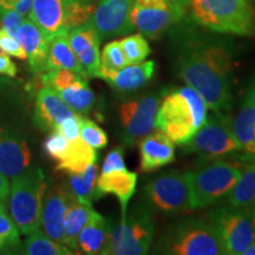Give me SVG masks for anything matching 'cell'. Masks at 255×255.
<instances>
[{
    "instance_id": "30bf717a",
    "label": "cell",
    "mask_w": 255,
    "mask_h": 255,
    "mask_svg": "<svg viewBox=\"0 0 255 255\" xmlns=\"http://www.w3.org/2000/svg\"><path fill=\"white\" fill-rule=\"evenodd\" d=\"M186 11L187 7L173 0H133L130 19L141 34L156 39L181 21Z\"/></svg>"
},
{
    "instance_id": "f546056e",
    "label": "cell",
    "mask_w": 255,
    "mask_h": 255,
    "mask_svg": "<svg viewBox=\"0 0 255 255\" xmlns=\"http://www.w3.org/2000/svg\"><path fill=\"white\" fill-rule=\"evenodd\" d=\"M57 94L75 113L79 115L90 113L96 100L94 91L89 87L88 81L85 79L57 91Z\"/></svg>"
},
{
    "instance_id": "7dc6e473",
    "label": "cell",
    "mask_w": 255,
    "mask_h": 255,
    "mask_svg": "<svg viewBox=\"0 0 255 255\" xmlns=\"http://www.w3.org/2000/svg\"><path fill=\"white\" fill-rule=\"evenodd\" d=\"M2 250H9V247L7 246V244H6L5 241L0 238V251H2Z\"/></svg>"
},
{
    "instance_id": "836d02e7",
    "label": "cell",
    "mask_w": 255,
    "mask_h": 255,
    "mask_svg": "<svg viewBox=\"0 0 255 255\" xmlns=\"http://www.w3.org/2000/svg\"><path fill=\"white\" fill-rule=\"evenodd\" d=\"M83 79L85 78L78 75L77 72L71 71V70L68 69L47 70V71L43 72L40 77L41 84L51 88L56 92L63 90V89L68 88L79 81H83ZM85 81H88V79H85Z\"/></svg>"
},
{
    "instance_id": "ee69618b",
    "label": "cell",
    "mask_w": 255,
    "mask_h": 255,
    "mask_svg": "<svg viewBox=\"0 0 255 255\" xmlns=\"http://www.w3.org/2000/svg\"><path fill=\"white\" fill-rule=\"evenodd\" d=\"M245 101L250 102V103L255 105V81H254L253 84L251 85V88H250V90H248V92H247Z\"/></svg>"
},
{
    "instance_id": "ab89813d",
    "label": "cell",
    "mask_w": 255,
    "mask_h": 255,
    "mask_svg": "<svg viewBox=\"0 0 255 255\" xmlns=\"http://www.w3.org/2000/svg\"><path fill=\"white\" fill-rule=\"evenodd\" d=\"M83 117L82 115L75 114L71 117H68L64 121H62L58 126H57L55 131H58L59 133L68 138L69 141L78 138L81 136V126H82Z\"/></svg>"
},
{
    "instance_id": "d590c367",
    "label": "cell",
    "mask_w": 255,
    "mask_h": 255,
    "mask_svg": "<svg viewBox=\"0 0 255 255\" xmlns=\"http://www.w3.org/2000/svg\"><path fill=\"white\" fill-rule=\"evenodd\" d=\"M0 238L4 240L9 248L19 246V229L12 218L6 213L4 205L0 203Z\"/></svg>"
},
{
    "instance_id": "6da1fadb",
    "label": "cell",
    "mask_w": 255,
    "mask_h": 255,
    "mask_svg": "<svg viewBox=\"0 0 255 255\" xmlns=\"http://www.w3.org/2000/svg\"><path fill=\"white\" fill-rule=\"evenodd\" d=\"M174 70L214 113L226 114L232 109L233 60L225 46L189 41L175 57Z\"/></svg>"
},
{
    "instance_id": "c3c4849f",
    "label": "cell",
    "mask_w": 255,
    "mask_h": 255,
    "mask_svg": "<svg viewBox=\"0 0 255 255\" xmlns=\"http://www.w3.org/2000/svg\"><path fill=\"white\" fill-rule=\"evenodd\" d=\"M251 219H252V223H253V227L255 229V203L253 205V209H252Z\"/></svg>"
},
{
    "instance_id": "681fc988",
    "label": "cell",
    "mask_w": 255,
    "mask_h": 255,
    "mask_svg": "<svg viewBox=\"0 0 255 255\" xmlns=\"http://www.w3.org/2000/svg\"><path fill=\"white\" fill-rule=\"evenodd\" d=\"M254 167H255V164H254Z\"/></svg>"
},
{
    "instance_id": "e575fe53",
    "label": "cell",
    "mask_w": 255,
    "mask_h": 255,
    "mask_svg": "<svg viewBox=\"0 0 255 255\" xmlns=\"http://www.w3.org/2000/svg\"><path fill=\"white\" fill-rule=\"evenodd\" d=\"M81 138L94 149H103L108 144V135L100 126L90 120L82 121Z\"/></svg>"
},
{
    "instance_id": "83f0119b",
    "label": "cell",
    "mask_w": 255,
    "mask_h": 255,
    "mask_svg": "<svg viewBox=\"0 0 255 255\" xmlns=\"http://www.w3.org/2000/svg\"><path fill=\"white\" fill-rule=\"evenodd\" d=\"M97 162L92 163L81 173L69 174V190L76 200L83 203H90L101 197L97 189Z\"/></svg>"
},
{
    "instance_id": "ba28073f",
    "label": "cell",
    "mask_w": 255,
    "mask_h": 255,
    "mask_svg": "<svg viewBox=\"0 0 255 255\" xmlns=\"http://www.w3.org/2000/svg\"><path fill=\"white\" fill-rule=\"evenodd\" d=\"M143 195L152 208L173 215L193 210L187 173L168 171L151 180L143 188Z\"/></svg>"
},
{
    "instance_id": "cb8c5ba5",
    "label": "cell",
    "mask_w": 255,
    "mask_h": 255,
    "mask_svg": "<svg viewBox=\"0 0 255 255\" xmlns=\"http://www.w3.org/2000/svg\"><path fill=\"white\" fill-rule=\"evenodd\" d=\"M68 69L77 72L82 77L88 79L82 64L79 63L71 45L69 43L68 33H62L51 38L47 46V70ZM46 70V71H47Z\"/></svg>"
},
{
    "instance_id": "74e56055",
    "label": "cell",
    "mask_w": 255,
    "mask_h": 255,
    "mask_svg": "<svg viewBox=\"0 0 255 255\" xmlns=\"http://www.w3.org/2000/svg\"><path fill=\"white\" fill-rule=\"evenodd\" d=\"M69 144L70 141L68 138H65L62 133H59L58 131H52L51 135L47 137L45 143H44V150L51 158L56 159L58 162L65 155Z\"/></svg>"
},
{
    "instance_id": "1f68e13d",
    "label": "cell",
    "mask_w": 255,
    "mask_h": 255,
    "mask_svg": "<svg viewBox=\"0 0 255 255\" xmlns=\"http://www.w3.org/2000/svg\"><path fill=\"white\" fill-rule=\"evenodd\" d=\"M129 65L127 62L120 40H114L108 43L104 46L101 53V65H100V78L104 79L111 73L119 71Z\"/></svg>"
},
{
    "instance_id": "8d00e7d4",
    "label": "cell",
    "mask_w": 255,
    "mask_h": 255,
    "mask_svg": "<svg viewBox=\"0 0 255 255\" xmlns=\"http://www.w3.org/2000/svg\"><path fill=\"white\" fill-rule=\"evenodd\" d=\"M25 20L24 15L18 12L0 6V28L5 30L7 33L13 36L14 38H19V30Z\"/></svg>"
},
{
    "instance_id": "44dd1931",
    "label": "cell",
    "mask_w": 255,
    "mask_h": 255,
    "mask_svg": "<svg viewBox=\"0 0 255 255\" xmlns=\"http://www.w3.org/2000/svg\"><path fill=\"white\" fill-rule=\"evenodd\" d=\"M18 40L23 45L26 59L34 75H40L47 70V46L49 40L31 19L25 18Z\"/></svg>"
},
{
    "instance_id": "7bdbcfd3",
    "label": "cell",
    "mask_w": 255,
    "mask_h": 255,
    "mask_svg": "<svg viewBox=\"0 0 255 255\" xmlns=\"http://www.w3.org/2000/svg\"><path fill=\"white\" fill-rule=\"evenodd\" d=\"M9 195V182L7 176L0 174V203L5 205Z\"/></svg>"
},
{
    "instance_id": "277c9868",
    "label": "cell",
    "mask_w": 255,
    "mask_h": 255,
    "mask_svg": "<svg viewBox=\"0 0 255 255\" xmlns=\"http://www.w3.org/2000/svg\"><path fill=\"white\" fill-rule=\"evenodd\" d=\"M191 17L220 33L255 36V9L247 0H190Z\"/></svg>"
},
{
    "instance_id": "ac0fdd59",
    "label": "cell",
    "mask_w": 255,
    "mask_h": 255,
    "mask_svg": "<svg viewBox=\"0 0 255 255\" xmlns=\"http://www.w3.org/2000/svg\"><path fill=\"white\" fill-rule=\"evenodd\" d=\"M139 170L152 173L175 159V144L163 131H151L138 142Z\"/></svg>"
},
{
    "instance_id": "d6986e66",
    "label": "cell",
    "mask_w": 255,
    "mask_h": 255,
    "mask_svg": "<svg viewBox=\"0 0 255 255\" xmlns=\"http://www.w3.org/2000/svg\"><path fill=\"white\" fill-rule=\"evenodd\" d=\"M75 113L64 102L55 90L43 85L38 91L36 108H34V123L43 131H55L58 124Z\"/></svg>"
},
{
    "instance_id": "ffe728a7",
    "label": "cell",
    "mask_w": 255,
    "mask_h": 255,
    "mask_svg": "<svg viewBox=\"0 0 255 255\" xmlns=\"http://www.w3.org/2000/svg\"><path fill=\"white\" fill-rule=\"evenodd\" d=\"M31 152L23 139L0 128V174L13 178L30 168Z\"/></svg>"
},
{
    "instance_id": "7402d4cb",
    "label": "cell",
    "mask_w": 255,
    "mask_h": 255,
    "mask_svg": "<svg viewBox=\"0 0 255 255\" xmlns=\"http://www.w3.org/2000/svg\"><path fill=\"white\" fill-rule=\"evenodd\" d=\"M111 228L113 225L104 216L94 210L77 238V253L88 255L103 254L109 244Z\"/></svg>"
},
{
    "instance_id": "bcb514c9",
    "label": "cell",
    "mask_w": 255,
    "mask_h": 255,
    "mask_svg": "<svg viewBox=\"0 0 255 255\" xmlns=\"http://www.w3.org/2000/svg\"><path fill=\"white\" fill-rule=\"evenodd\" d=\"M173 1L177 2V4H180V5H182V6H184V7H188V6H189L190 0H173Z\"/></svg>"
},
{
    "instance_id": "5b68a950",
    "label": "cell",
    "mask_w": 255,
    "mask_h": 255,
    "mask_svg": "<svg viewBox=\"0 0 255 255\" xmlns=\"http://www.w3.org/2000/svg\"><path fill=\"white\" fill-rule=\"evenodd\" d=\"M47 182L39 168L26 169L9 186V214L19 232L30 235L40 227L43 200Z\"/></svg>"
},
{
    "instance_id": "52a82bcc",
    "label": "cell",
    "mask_w": 255,
    "mask_h": 255,
    "mask_svg": "<svg viewBox=\"0 0 255 255\" xmlns=\"http://www.w3.org/2000/svg\"><path fill=\"white\" fill-rule=\"evenodd\" d=\"M155 229L151 213L146 207L137 205L129 214L121 218L119 225L111 228L109 244L103 254H146L150 250Z\"/></svg>"
},
{
    "instance_id": "5bb4252c",
    "label": "cell",
    "mask_w": 255,
    "mask_h": 255,
    "mask_svg": "<svg viewBox=\"0 0 255 255\" xmlns=\"http://www.w3.org/2000/svg\"><path fill=\"white\" fill-rule=\"evenodd\" d=\"M133 0H100L90 23L102 38L121 36L135 30L131 24Z\"/></svg>"
},
{
    "instance_id": "4fadbf2b",
    "label": "cell",
    "mask_w": 255,
    "mask_h": 255,
    "mask_svg": "<svg viewBox=\"0 0 255 255\" xmlns=\"http://www.w3.org/2000/svg\"><path fill=\"white\" fill-rule=\"evenodd\" d=\"M137 174L128 170L124 163L123 148L111 150L104 159L100 177L97 178V189L101 196L111 194L119 199L122 218L127 214L128 205L136 190Z\"/></svg>"
},
{
    "instance_id": "f1b7e54d",
    "label": "cell",
    "mask_w": 255,
    "mask_h": 255,
    "mask_svg": "<svg viewBox=\"0 0 255 255\" xmlns=\"http://www.w3.org/2000/svg\"><path fill=\"white\" fill-rule=\"evenodd\" d=\"M229 206L247 208L255 203V167L248 165L241 173L237 183L226 195Z\"/></svg>"
},
{
    "instance_id": "7a4b0ae2",
    "label": "cell",
    "mask_w": 255,
    "mask_h": 255,
    "mask_svg": "<svg viewBox=\"0 0 255 255\" xmlns=\"http://www.w3.org/2000/svg\"><path fill=\"white\" fill-rule=\"evenodd\" d=\"M208 105L191 87L178 88L164 94L156 115V128L178 145L189 141L205 124Z\"/></svg>"
},
{
    "instance_id": "f6af8a7d",
    "label": "cell",
    "mask_w": 255,
    "mask_h": 255,
    "mask_svg": "<svg viewBox=\"0 0 255 255\" xmlns=\"http://www.w3.org/2000/svg\"><path fill=\"white\" fill-rule=\"evenodd\" d=\"M241 255H255V239L252 241V244L244 251V253Z\"/></svg>"
},
{
    "instance_id": "9c48e42d",
    "label": "cell",
    "mask_w": 255,
    "mask_h": 255,
    "mask_svg": "<svg viewBox=\"0 0 255 255\" xmlns=\"http://www.w3.org/2000/svg\"><path fill=\"white\" fill-rule=\"evenodd\" d=\"M183 146L206 159L222 157L241 150L232 129V121L226 114H216L207 121Z\"/></svg>"
},
{
    "instance_id": "8992f818",
    "label": "cell",
    "mask_w": 255,
    "mask_h": 255,
    "mask_svg": "<svg viewBox=\"0 0 255 255\" xmlns=\"http://www.w3.org/2000/svg\"><path fill=\"white\" fill-rule=\"evenodd\" d=\"M241 168L228 161H214L188 171L193 210L206 208L225 197L241 176Z\"/></svg>"
},
{
    "instance_id": "d4e9b609",
    "label": "cell",
    "mask_w": 255,
    "mask_h": 255,
    "mask_svg": "<svg viewBox=\"0 0 255 255\" xmlns=\"http://www.w3.org/2000/svg\"><path fill=\"white\" fill-rule=\"evenodd\" d=\"M98 154L96 149L92 148L81 138L70 141L69 148L62 159L57 162L56 170L65 173H81L89 165L97 162Z\"/></svg>"
},
{
    "instance_id": "d6a6232c",
    "label": "cell",
    "mask_w": 255,
    "mask_h": 255,
    "mask_svg": "<svg viewBox=\"0 0 255 255\" xmlns=\"http://www.w3.org/2000/svg\"><path fill=\"white\" fill-rule=\"evenodd\" d=\"M121 46L126 55L128 64H137L145 60L150 55L151 49L143 34L137 33L121 39Z\"/></svg>"
},
{
    "instance_id": "2e32d148",
    "label": "cell",
    "mask_w": 255,
    "mask_h": 255,
    "mask_svg": "<svg viewBox=\"0 0 255 255\" xmlns=\"http://www.w3.org/2000/svg\"><path fill=\"white\" fill-rule=\"evenodd\" d=\"M73 200L69 189L62 186H53L46 189L41 208L40 227L47 237L64 245V222L66 210Z\"/></svg>"
},
{
    "instance_id": "60d3db41",
    "label": "cell",
    "mask_w": 255,
    "mask_h": 255,
    "mask_svg": "<svg viewBox=\"0 0 255 255\" xmlns=\"http://www.w3.org/2000/svg\"><path fill=\"white\" fill-rule=\"evenodd\" d=\"M0 6L13 9V11L26 17L30 13L32 0H0Z\"/></svg>"
},
{
    "instance_id": "b9f144b4",
    "label": "cell",
    "mask_w": 255,
    "mask_h": 255,
    "mask_svg": "<svg viewBox=\"0 0 255 255\" xmlns=\"http://www.w3.org/2000/svg\"><path fill=\"white\" fill-rule=\"evenodd\" d=\"M0 75L14 77L17 75V66L9 58V56L0 52Z\"/></svg>"
},
{
    "instance_id": "4dcf8cb0",
    "label": "cell",
    "mask_w": 255,
    "mask_h": 255,
    "mask_svg": "<svg viewBox=\"0 0 255 255\" xmlns=\"http://www.w3.org/2000/svg\"><path fill=\"white\" fill-rule=\"evenodd\" d=\"M24 253L28 255H71L75 252L57 242L39 228L28 235L24 244Z\"/></svg>"
},
{
    "instance_id": "f35d334b",
    "label": "cell",
    "mask_w": 255,
    "mask_h": 255,
    "mask_svg": "<svg viewBox=\"0 0 255 255\" xmlns=\"http://www.w3.org/2000/svg\"><path fill=\"white\" fill-rule=\"evenodd\" d=\"M0 51L5 55L15 57L19 59H26V53L17 38L0 28Z\"/></svg>"
},
{
    "instance_id": "7c38bea8",
    "label": "cell",
    "mask_w": 255,
    "mask_h": 255,
    "mask_svg": "<svg viewBox=\"0 0 255 255\" xmlns=\"http://www.w3.org/2000/svg\"><path fill=\"white\" fill-rule=\"evenodd\" d=\"M163 95L145 94L127 101L120 107L124 144L133 146L156 128V115Z\"/></svg>"
},
{
    "instance_id": "3957f363",
    "label": "cell",
    "mask_w": 255,
    "mask_h": 255,
    "mask_svg": "<svg viewBox=\"0 0 255 255\" xmlns=\"http://www.w3.org/2000/svg\"><path fill=\"white\" fill-rule=\"evenodd\" d=\"M155 251L170 255L226 254L214 225L202 219H183L169 227L158 240Z\"/></svg>"
},
{
    "instance_id": "9a60e30c",
    "label": "cell",
    "mask_w": 255,
    "mask_h": 255,
    "mask_svg": "<svg viewBox=\"0 0 255 255\" xmlns=\"http://www.w3.org/2000/svg\"><path fill=\"white\" fill-rule=\"evenodd\" d=\"M76 0H32L28 17L39 27L47 40L69 33L68 18Z\"/></svg>"
},
{
    "instance_id": "8fae6325",
    "label": "cell",
    "mask_w": 255,
    "mask_h": 255,
    "mask_svg": "<svg viewBox=\"0 0 255 255\" xmlns=\"http://www.w3.org/2000/svg\"><path fill=\"white\" fill-rule=\"evenodd\" d=\"M208 220L218 231L226 254L241 255L255 239V229L246 208L221 207L209 212Z\"/></svg>"
},
{
    "instance_id": "e0dca14e",
    "label": "cell",
    "mask_w": 255,
    "mask_h": 255,
    "mask_svg": "<svg viewBox=\"0 0 255 255\" xmlns=\"http://www.w3.org/2000/svg\"><path fill=\"white\" fill-rule=\"evenodd\" d=\"M69 43L89 78H100L101 37L90 21L72 28L68 33Z\"/></svg>"
},
{
    "instance_id": "603a6c76",
    "label": "cell",
    "mask_w": 255,
    "mask_h": 255,
    "mask_svg": "<svg viewBox=\"0 0 255 255\" xmlns=\"http://www.w3.org/2000/svg\"><path fill=\"white\" fill-rule=\"evenodd\" d=\"M156 64L154 60L129 64L126 68L111 73L104 78L111 85V88L121 94H130L142 89L151 81L155 73Z\"/></svg>"
},
{
    "instance_id": "484cf974",
    "label": "cell",
    "mask_w": 255,
    "mask_h": 255,
    "mask_svg": "<svg viewBox=\"0 0 255 255\" xmlns=\"http://www.w3.org/2000/svg\"><path fill=\"white\" fill-rule=\"evenodd\" d=\"M232 129L241 150L255 155V105L244 101L237 117L232 121Z\"/></svg>"
},
{
    "instance_id": "4316f807",
    "label": "cell",
    "mask_w": 255,
    "mask_h": 255,
    "mask_svg": "<svg viewBox=\"0 0 255 255\" xmlns=\"http://www.w3.org/2000/svg\"><path fill=\"white\" fill-rule=\"evenodd\" d=\"M92 212H94L92 205L83 203L73 197L66 210L65 222H64V245L71 251H76L79 233L88 222Z\"/></svg>"
}]
</instances>
